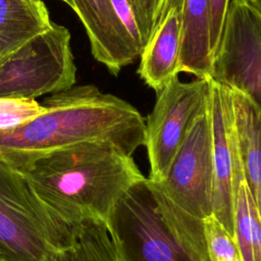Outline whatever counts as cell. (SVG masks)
<instances>
[{"label": "cell", "mask_w": 261, "mask_h": 261, "mask_svg": "<svg viewBox=\"0 0 261 261\" xmlns=\"http://www.w3.org/2000/svg\"><path fill=\"white\" fill-rule=\"evenodd\" d=\"M13 167L43 203L71 226L86 219L107 223L117 203L146 178L133 156L109 141L76 143Z\"/></svg>", "instance_id": "cell-1"}, {"label": "cell", "mask_w": 261, "mask_h": 261, "mask_svg": "<svg viewBox=\"0 0 261 261\" xmlns=\"http://www.w3.org/2000/svg\"><path fill=\"white\" fill-rule=\"evenodd\" d=\"M46 110L9 130H0V159L10 165L86 141H109L128 155L145 143V118L125 100L94 85L51 94Z\"/></svg>", "instance_id": "cell-2"}, {"label": "cell", "mask_w": 261, "mask_h": 261, "mask_svg": "<svg viewBox=\"0 0 261 261\" xmlns=\"http://www.w3.org/2000/svg\"><path fill=\"white\" fill-rule=\"evenodd\" d=\"M156 210L193 261H209L204 221L213 214V167L207 107L192 124L166 174L146 177Z\"/></svg>", "instance_id": "cell-3"}, {"label": "cell", "mask_w": 261, "mask_h": 261, "mask_svg": "<svg viewBox=\"0 0 261 261\" xmlns=\"http://www.w3.org/2000/svg\"><path fill=\"white\" fill-rule=\"evenodd\" d=\"M71 233L23 174L0 159V261H57Z\"/></svg>", "instance_id": "cell-4"}, {"label": "cell", "mask_w": 261, "mask_h": 261, "mask_svg": "<svg viewBox=\"0 0 261 261\" xmlns=\"http://www.w3.org/2000/svg\"><path fill=\"white\" fill-rule=\"evenodd\" d=\"M75 81L70 33L55 22L0 62V97L35 99L66 90Z\"/></svg>", "instance_id": "cell-5"}, {"label": "cell", "mask_w": 261, "mask_h": 261, "mask_svg": "<svg viewBox=\"0 0 261 261\" xmlns=\"http://www.w3.org/2000/svg\"><path fill=\"white\" fill-rule=\"evenodd\" d=\"M209 79L180 82L178 75L156 92V101L145 120V143L149 178H162L192 124L207 107Z\"/></svg>", "instance_id": "cell-6"}, {"label": "cell", "mask_w": 261, "mask_h": 261, "mask_svg": "<svg viewBox=\"0 0 261 261\" xmlns=\"http://www.w3.org/2000/svg\"><path fill=\"white\" fill-rule=\"evenodd\" d=\"M107 226L120 261H193L158 214L146 178L117 203Z\"/></svg>", "instance_id": "cell-7"}, {"label": "cell", "mask_w": 261, "mask_h": 261, "mask_svg": "<svg viewBox=\"0 0 261 261\" xmlns=\"http://www.w3.org/2000/svg\"><path fill=\"white\" fill-rule=\"evenodd\" d=\"M210 77L245 94L261 110V16L246 0L229 3Z\"/></svg>", "instance_id": "cell-8"}, {"label": "cell", "mask_w": 261, "mask_h": 261, "mask_svg": "<svg viewBox=\"0 0 261 261\" xmlns=\"http://www.w3.org/2000/svg\"><path fill=\"white\" fill-rule=\"evenodd\" d=\"M209 81L208 110L212 142L213 215L233 236L231 91L211 77Z\"/></svg>", "instance_id": "cell-9"}, {"label": "cell", "mask_w": 261, "mask_h": 261, "mask_svg": "<svg viewBox=\"0 0 261 261\" xmlns=\"http://www.w3.org/2000/svg\"><path fill=\"white\" fill-rule=\"evenodd\" d=\"M82 22L93 57L111 74L137 60L140 55L116 15L111 0H62Z\"/></svg>", "instance_id": "cell-10"}, {"label": "cell", "mask_w": 261, "mask_h": 261, "mask_svg": "<svg viewBox=\"0 0 261 261\" xmlns=\"http://www.w3.org/2000/svg\"><path fill=\"white\" fill-rule=\"evenodd\" d=\"M185 0H158L151 37L140 55L138 73L155 92L179 73Z\"/></svg>", "instance_id": "cell-11"}, {"label": "cell", "mask_w": 261, "mask_h": 261, "mask_svg": "<svg viewBox=\"0 0 261 261\" xmlns=\"http://www.w3.org/2000/svg\"><path fill=\"white\" fill-rule=\"evenodd\" d=\"M230 91L232 126L239 154L247 184L261 216V110L245 94L233 89Z\"/></svg>", "instance_id": "cell-12"}, {"label": "cell", "mask_w": 261, "mask_h": 261, "mask_svg": "<svg viewBox=\"0 0 261 261\" xmlns=\"http://www.w3.org/2000/svg\"><path fill=\"white\" fill-rule=\"evenodd\" d=\"M211 0H185L179 72L209 79L213 54L210 44Z\"/></svg>", "instance_id": "cell-13"}, {"label": "cell", "mask_w": 261, "mask_h": 261, "mask_svg": "<svg viewBox=\"0 0 261 261\" xmlns=\"http://www.w3.org/2000/svg\"><path fill=\"white\" fill-rule=\"evenodd\" d=\"M231 139L233 237L243 261H261V216L244 174L232 125Z\"/></svg>", "instance_id": "cell-14"}, {"label": "cell", "mask_w": 261, "mask_h": 261, "mask_svg": "<svg viewBox=\"0 0 261 261\" xmlns=\"http://www.w3.org/2000/svg\"><path fill=\"white\" fill-rule=\"evenodd\" d=\"M52 22L43 0H0V62Z\"/></svg>", "instance_id": "cell-15"}, {"label": "cell", "mask_w": 261, "mask_h": 261, "mask_svg": "<svg viewBox=\"0 0 261 261\" xmlns=\"http://www.w3.org/2000/svg\"><path fill=\"white\" fill-rule=\"evenodd\" d=\"M57 261H120L107 223L86 219L72 225L70 244Z\"/></svg>", "instance_id": "cell-16"}, {"label": "cell", "mask_w": 261, "mask_h": 261, "mask_svg": "<svg viewBox=\"0 0 261 261\" xmlns=\"http://www.w3.org/2000/svg\"><path fill=\"white\" fill-rule=\"evenodd\" d=\"M158 0H111L116 15L141 55L153 29Z\"/></svg>", "instance_id": "cell-17"}, {"label": "cell", "mask_w": 261, "mask_h": 261, "mask_svg": "<svg viewBox=\"0 0 261 261\" xmlns=\"http://www.w3.org/2000/svg\"><path fill=\"white\" fill-rule=\"evenodd\" d=\"M209 261H243L234 237L212 214L204 221Z\"/></svg>", "instance_id": "cell-18"}, {"label": "cell", "mask_w": 261, "mask_h": 261, "mask_svg": "<svg viewBox=\"0 0 261 261\" xmlns=\"http://www.w3.org/2000/svg\"><path fill=\"white\" fill-rule=\"evenodd\" d=\"M45 110V106L35 99L0 97V130L15 128Z\"/></svg>", "instance_id": "cell-19"}, {"label": "cell", "mask_w": 261, "mask_h": 261, "mask_svg": "<svg viewBox=\"0 0 261 261\" xmlns=\"http://www.w3.org/2000/svg\"><path fill=\"white\" fill-rule=\"evenodd\" d=\"M231 0H211V35L210 44L211 51L214 55L219 47L220 40L222 37L224 21L228 6Z\"/></svg>", "instance_id": "cell-20"}, {"label": "cell", "mask_w": 261, "mask_h": 261, "mask_svg": "<svg viewBox=\"0 0 261 261\" xmlns=\"http://www.w3.org/2000/svg\"><path fill=\"white\" fill-rule=\"evenodd\" d=\"M261 16V0H246Z\"/></svg>", "instance_id": "cell-21"}, {"label": "cell", "mask_w": 261, "mask_h": 261, "mask_svg": "<svg viewBox=\"0 0 261 261\" xmlns=\"http://www.w3.org/2000/svg\"><path fill=\"white\" fill-rule=\"evenodd\" d=\"M61 1H62V0H61Z\"/></svg>", "instance_id": "cell-22"}]
</instances>
